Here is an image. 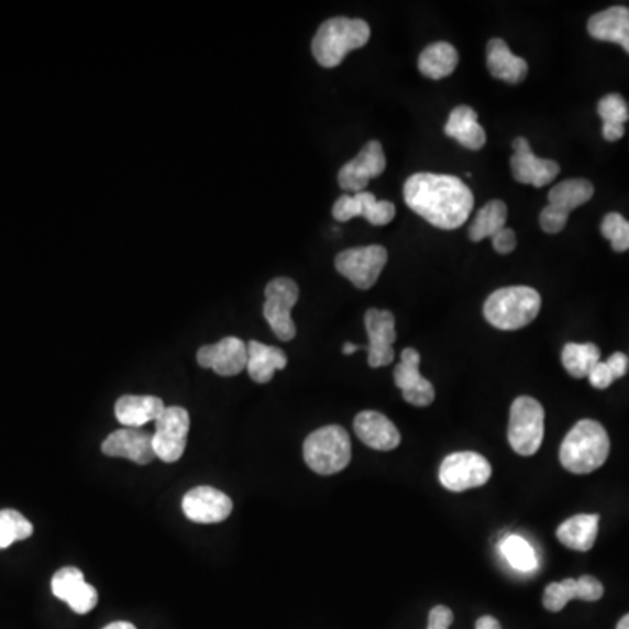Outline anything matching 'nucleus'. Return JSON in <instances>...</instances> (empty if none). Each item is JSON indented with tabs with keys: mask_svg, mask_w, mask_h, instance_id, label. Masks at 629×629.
Segmentation results:
<instances>
[{
	"mask_svg": "<svg viewBox=\"0 0 629 629\" xmlns=\"http://www.w3.org/2000/svg\"><path fill=\"white\" fill-rule=\"evenodd\" d=\"M405 200L412 212L441 230H456L467 222L474 196L453 175L415 174L406 180Z\"/></svg>",
	"mask_w": 629,
	"mask_h": 629,
	"instance_id": "obj_1",
	"label": "nucleus"
},
{
	"mask_svg": "<svg viewBox=\"0 0 629 629\" xmlns=\"http://www.w3.org/2000/svg\"><path fill=\"white\" fill-rule=\"evenodd\" d=\"M610 439L595 420H581L570 430L560 448V462L572 474H592L607 462Z\"/></svg>",
	"mask_w": 629,
	"mask_h": 629,
	"instance_id": "obj_2",
	"label": "nucleus"
},
{
	"mask_svg": "<svg viewBox=\"0 0 629 629\" xmlns=\"http://www.w3.org/2000/svg\"><path fill=\"white\" fill-rule=\"evenodd\" d=\"M371 29L358 18H331L319 26L311 43L314 60L322 67H338L353 49L366 46Z\"/></svg>",
	"mask_w": 629,
	"mask_h": 629,
	"instance_id": "obj_3",
	"label": "nucleus"
},
{
	"mask_svg": "<svg viewBox=\"0 0 629 629\" xmlns=\"http://www.w3.org/2000/svg\"><path fill=\"white\" fill-rule=\"evenodd\" d=\"M542 299L532 287H506L486 299L485 319L500 331H518L537 319Z\"/></svg>",
	"mask_w": 629,
	"mask_h": 629,
	"instance_id": "obj_4",
	"label": "nucleus"
},
{
	"mask_svg": "<svg viewBox=\"0 0 629 629\" xmlns=\"http://www.w3.org/2000/svg\"><path fill=\"white\" fill-rule=\"evenodd\" d=\"M302 456L308 467L320 476H332L345 471L352 460L349 432L340 426L314 430L302 444Z\"/></svg>",
	"mask_w": 629,
	"mask_h": 629,
	"instance_id": "obj_5",
	"label": "nucleus"
},
{
	"mask_svg": "<svg viewBox=\"0 0 629 629\" xmlns=\"http://www.w3.org/2000/svg\"><path fill=\"white\" fill-rule=\"evenodd\" d=\"M545 412L533 397H518L510 406L509 444L521 456L536 455L544 441Z\"/></svg>",
	"mask_w": 629,
	"mask_h": 629,
	"instance_id": "obj_6",
	"label": "nucleus"
},
{
	"mask_svg": "<svg viewBox=\"0 0 629 629\" xmlns=\"http://www.w3.org/2000/svg\"><path fill=\"white\" fill-rule=\"evenodd\" d=\"M595 195L593 184L586 179H569L549 192V205L540 212V228L549 234L565 230L569 213L583 207Z\"/></svg>",
	"mask_w": 629,
	"mask_h": 629,
	"instance_id": "obj_7",
	"label": "nucleus"
},
{
	"mask_svg": "<svg viewBox=\"0 0 629 629\" xmlns=\"http://www.w3.org/2000/svg\"><path fill=\"white\" fill-rule=\"evenodd\" d=\"M492 477V465L485 456L474 451L451 453L442 460L439 481L444 488L455 494L486 485Z\"/></svg>",
	"mask_w": 629,
	"mask_h": 629,
	"instance_id": "obj_8",
	"label": "nucleus"
},
{
	"mask_svg": "<svg viewBox=\"0 0 629 629\" xmlns=\"http://www.w3.org/2000/svg\"><path fill=\"white\" fill-rule=\"evenodd\" d=\"M264 319L268 320L269 328L280 341H290L296 338V323L290 310L296 307L299 299V287L293 278L280 277L269 282L264 290Z\"/></svg>",
	"mask_w": 629,
	"mask_h": 629,
	"instance_id": "obj_9",
	"label": "nucleus"
},
{
	"mask_svg": "<svg viewBox=\"0 0 629 629\" xmlns=\"http://www.w3.org/2000/svg\"><path fill=\"white\" fill-rule=\"evenodd\" d=\"M387 261V249L382 245H369L340 252L334 260V266L338 273L349 278L357 289L367 290L378 282Z\"/></svg>",
	"mask_w": 629,
	"mask_h": 629,
	"instance_id": "obj_10",
	"label": "nucleus"
},
{
	"mask_svg": "<svg viewBox=\"0 0 629 629\" xmlns=\"http://www.w3.org/2000/svg\"><path fill=\"white\" fill-rule=\"evenodd\" d=\"M189 420L188 409L180 406L165 408L162 417L156 420V430L153 434V448L156 459L166 464H174L186 451L188 444Z\"/></svg>",
	"mask_w": 629,
	"mask_h": 629,
	"instance_id": "obj_11",
	"label": "nucleus"
},
{
	"mask_svg": "<svg viewBox=\"0 0 629 629\" xmlns=\"http://www.w3.org/2000/svg\"><path fill=\"white\" fill-rule=\"evenodd\" d=\"M387 168V157L378 141L367 142L361 153L346 163L338 174V183L346 191L362 192L371 179H376Z\"/></svg>",
	"mask_w": 629,
	"mask_h": 629,
	"instance_id": "obj_12",
	"label": "nucleus"
},
{
	"mask_svg": "<svg viewBox=\"0 0 629 629\" xmlns=\"http://www.w3.org/2000/svg\"><path fill=\"white\" fill-rule=\"evenodd\" d=\"M183 510L186 518L195 523H222L233 512V500L221 489L212 486H196L184 495Z\"/></svg>",
	"mask_w": 629,
	"mask_h": 629,
	"instance_id": "obj_13",
	"label": "nucleus"
},
{
	"mask_svg": "<svg viewBox=\"0 0 629 629\" xmlns=\"http://www.w3.org/2000/svg\"><path fill=\"white\" fill-rule=\"evenodd\" d=\"M367 336V362L371 367H385L396 358L394 343H396V317L388 310L371 308L367 310L366 319Z\"/></svg>",
	"mask_w": 629,
	"mask_h": 629,
	"instance_id": "obj_14",
	"label": "nucleus"
},
{
	"mask_svg": "<svg viewBox=\"0 0 629 629\" xmlns=\"http://www.w3.org/2000/svg\"><path fill=\"white\" fill-rule=\"evenodd\" d=\"M512 147L515 156L510 157V168L519 184L544 188L560 175V165L553 159L537 157L525 136H518L512 142Z\"/></svg>",
	"mask_w": 629,
	"mask_h": 629,
	"instance_id": "obj_15",
	"label": "nucleus"
},
{
	"mask_svg": "<svg viewBox=\"0 0 629 629\" xmlns=\"http://www.w3.org/2000/svg\"><path fill=\"white\" fill-rule=\"evenodd\" d=\"M196 361L205 369L219 376H236L247 369V343L240 338L228 336L216 345H205L196 353Z\"/></svg>",
	"mask_w": 629,
	"mask_h": 629,
	"instance_id": "obj_16",
	"label": "nucleus"
},
{
	"mask_svg": "<svg viewBox=\"0 0 629 629\" xmlns=\"http://www.w3.org/2000/svg\"><path fill=\"white\" fill-rule=\"evenodd\" d=\"M332 216L340 222L364 218L373 225H385L396 218V207L390 201L376 200L373 192L362 191L340 196L332 207Z\"/></svg>",
	"mask_w": 629,
	"mask_h": 629,
	"instance_id": "obj_17",
	"label": "nucleus"
},
{
	"mask_svg": "<svg viewBox=\"0 0 629 629\" xmlns=\"http://www.w3.org/2000/svg\"><path fill=\"white\" fill-rule=\"evenodd\" d=\"M394 382L409 405L427 408L434 402V385L420 375V353L417 350H402L400 364L394 371Z\"/></svg>",
	"mask_w": 629,
	"mask_h": 629,
	"instance_id": "obj_18",
	"label": "nucleus"
},
{
	"mask_svg": "<svg viewBox=\"0 0 629 629\" xmlns=\"http://www.w3.org/2000/svg\"><path fill=\"white\" fill-rule=\"evenodd\" d=\"M52 592L62 599L74 613H91L98 604V593L91 584L86 583L85 574L76 566H64L52 578Z\"/></svg>",
	"mask_w": 629,
	"mask_h": 629,
	"instance_id": "obj_19",
	"label": "nucleus"
},
{
	"mask_svg": "<svg viewBox=\"0 0 629 629\" xmlns=\"http://www.w3.org/2000/svg\"><path fill=\"white\" fill-rule=\"evenodd\" d=\"M102 453L112 459L132 460L135 464L147 465L156 459L153 435L142 429L115 430L102 442Z\"/></svg>",
	"mask_w": 629,
	"mask_h": 629,
	"instance_id": "obj_20",
	"label": "nucleus"
},
{
	"mask_svg": "<svg viewBox=\"0 0 629 629\" xmlns=\"http://www.w3.org/2000/svg\"><path fill=\"white\" fill-rule=\"evenodd\" d=\"M604 586L598 578L583 575L581 578H565L562 583L549 584L545 587L542 604L549 613H560L572 599L598 602L604 596Z\"/></svg>",
	"mask_w": 629,
	"mask_h": 629,
	"instance_id": "obj_21",
	"label": "nucleus"
},
{
	"mask_svg": "<svg viewBox=\"0 0 629 629\" xmlns=\"http://www.w3.org/2000/svg\"><path fill=\"white\" fill-rule=\"evenodd\" d=\"M355 434L366 446L376 451L396 450L400 444V432L383 412L362 411L353 421Z\"/></svg>",
	"mask_w": 629,
	"mask_h": 629,
	"instance_id": "obj_22",
	"label": "nucleus"
},
{
	"mask_svg": "<svg viewBox=\"0 0 629 629\" xmlns=\"http://www.w3.org/2000/svg\"><path fill=\"white\" fill-rule=\"evenodd\" d=\"M587 32L596 41L619 44L629 53V9L622 5L605 9L587 22Z\"/></svg>",
	"mask_w": 629,
	"mask_h": 629,
	"instance_id": "obj_23",
	"label": "nucleus"
},
{
	"mask_svg": "<svg viewBox=\"0 0 629 629\" xmlns=\"http://www.w3.org/2000/svg\"><path fill=\"white\" fill-rule=\"evenodd\" d=\"M165 402L154 396H123L115 402V418L128 429H141L165 411Z\"/></svg>",
	"mask_w": 629,
	"mask_h": 629,
	"instance_id": "obj_24",
	"label": "nucleus"
},
{
	"mask_svg": "<svg viewBox=\"0 0 629 629\" xmlns=\"http://www.w3.org/2000/svg\"><path fill=\"white\" fill-rule=\"evenodd\" d=\"M486 64L492 76L509 85H519L528 74L523 58L512 55L504 38H492L486 47Z\"/></svg>",
	"mask_w": 629,
	"mask_h": 629,
	"instance_id": "obj_25",
	"label": "nucleus"
},
{
	"mask_svg": "<svg viewBox=\"0 0 629 629\" xmlns=\"http://www.w3.org/2000/svg\"><path fill=\"white\" fill-rule=\"evenodd\" d=\"M444 132L471 151H479L486 144L485 128L477 121V112L468 106H459L451 111Z\"/></svg>",
	"mask_w": 629,
	"mask_h": 629,
	"instance_id": "obj_26",
	"label": "nucleus"
},
{
	"mask_svg": "<svg viewBox=\"0 0 629 629\" xmlns=\"http://www.w3.org/2000/svg\"><path fill=\"white\" fill-rule=\"evenodd\" d=\"M247 373L255 383H269L277 371L287 366V355L277 346L263 345L260 341L247 343Z\"/></svg>",
	"mask_w": 629,
	"mask_h": 629,
	"instance_id": "obj_27",
	"label": "nucleus"
},
{
	"mask_svg": "<svg viewBox=\"0 0 629 629\" xmlns=\"http://www.w3.org/2000/svg\"><path fill=\"white\" fill-rule=\"evenodd\" d=\"M598 527V515H577L558 527L556 537L566 548L587 553L595 545Z\"/></svg>",
	"mask_w": 629,
	"mask_h": 629,
	"instance_id": "obj_28",
	"label": "nucleus"
},
{
	"mask_svg": "<svg viewBox=\"0 0 629 629\" xmlns=\"http://www.w3.org/2000/svg\"><path fill=\"white\" fill-rule=\"evenodd\" d=\"M456 65H459V53L455 46L448 43L430 44L418 58L420 73L435 81L455 73Z\"/></svg>",
	"mask_w": 629,
	"mask_h": 629,
	"instance_id": "obj_29",
	"label": "nucleus"
},
{
	"mask_svg": "<svg viewBox=\"0 0 629 629\" xmlns=\"http://www.w3.org/2000/svg\"><path fill=\"white\" fill-rule=\"evenodd\" d=\"M506 203L500 200L489 201V203H486L485 207L476 213V219H474L471 230H468V239H471L472 242L494 239L498 231H503L504 228H506Z\"/></svg>",
	"mask_w": 629,
	"mask_h": 629,
	"instance_id": "obj_30",
	"label": "nucleus"
},
{
	"mask_svg": "<svg viewBox=\"0 0 629 629\" xmlns=\"http://www.w3.org/2000/svg\"><path fill=\"white\" fill-rule=\"evenodd\" d=\"M602 361L599 349L593 343H569L562 352V362L570 376L587 378L593 367Z\"/></svg>",
	"mask_w": 629,
	"mask_h": 629,
	"instance_id": "obj_31",
	"label": "nucleus"
},
{
	"mask_svg": "<svg viewBox=\"0 0 629 629\" xmlns=\"http://www.w3.org/2000/svg\"><path fill=\"white\" fill-rule=\"evenodd\" d=\"M504 558H506L509 565L518 572H533L537 569V554L532 544L525 540L523 537L509 536L504 540L503 545Z\"/></svg>",
	"mask_w": 629,
	"mask_h": 629,
	"instance_id": "obj_32",
	"label": "nucleus"
},
{
	"mask_svg": "<svg viewBox=\"0 0 629 629\" xmlns=\"http://www.w3.org/2000/svg\"><path fill=\"white\" fill-rule=\"evenodd\" d=\"M34 533L31 521L14 509L0 510V549H8L18 540H25Z\"/></svg>",
	"mask_w": 629,
	"mask_h": 629,
	"instance_id": "obj_33",
	"label": "nucleus"
},
{
	"mask_svg": "<svg viewBox=\"0 0 629 629\" xmlns=\"http://www.w3.org/2000/svg\"><path fill=\"white\" fill-rule=\"evenodd\" d=\"M602 234L610 240L614 251H629V221L621 213H608L602 222Z\"/></svg>",
	"mask_w": 629,
	"mask_h": 629,
	"instance_id": "obj_34",
	"label": "nucleus"
},
{
	"mask_svg": "<svg viewBox=\"0 0 629 629\" xmlns=\"http://www.w3.org/2000/svg\"><path fill=\"white\" fill-rule=\"evenodd\" d=\"M598 114L604 124H621L629 120L628 103L621 95L613 93L602 98L598 103Z\"/></svg>",
	"mask_w": 629,
	"mask_h": 629,
	"instance_id": "obj_35",
	"label": "nucleus"
},
{
	"mask_svg": "<svg viewBox=\"0 0 629 629\" xmlns=\"http://www.w3.org/2000/svg\"><path fill=\"white\" fill-rule=\"evenodd\" d=\"M589 383L593 387L598 388V390H605V388L610 387L616 378H614L613 371L607 366V362L599 361L595 367H593L592 373L587 376Z\"/></svg>",
	"mask_w": 629,
	"mask_h": 629,
	"instance_id": "obj_36",
	"label": "nucleus"
},
{
	"mask_svg": "<svg viewBox=\"0 0 629 629\" xmlns=\"http://www.w3.org/2000/svg\"><path fill=\"white\" fill-rule=\"evenodd\" d=\"M453 619H455V616H453L451 608L438 605V607L430 610L427 629H450V626L453 625Z\"/></svg>",
	"mask_w": 629,
	"mask_h": 629,
	"instance_id": "obj_37",
	"label": "nucleus"
},
{
	"mask_svg": "<svg viewBox=\"0 0 629 629\" xmlns=\"http://www.w3.org/2000/svg\"><path fill=\"white\" fill-rule=\"evenodd\" d=\"M494 249L498 254H510V252L516 249V234L515 231L509 230V228H504L503 231H498L494 239Z\"/></svg>",
	"mask_w": 629,
	"mask_h": 629,
	"instance_id": "obj_38",
	"label": "nucleus"
},
{
	"mask_svg": "<svg viewBox=\"0 0 629 629\" xmlns=\"http://www.w3.org/2000/svg\"><path fill=\"white\" fill-rule=\"evenodd\" d=\"M605 362H607V366L610 367L614 378L616 379L622 378V376H626V373H628L629 358L626 357L625 353H613Z\"/></svg>",
	"mask_w": 629,
	"mask_h": 629,
	"instance_id": "obj_39",
	"label": "nucleus"
},
{
	"mask_svg": "<svg viewBox=\"0 0 629 629\" xmlns=\"http://www.w3.org/2000/svg\"><path fill=\"white\" fill-rule=\"evenodd\" d=\"M625 136V126L621 124H604V139L608 142H616Z\"/></svg>",
	"mask_w": 629,
	"mask_h": 629,
	"instance_id": "obj_40",
	"label": "nucleus"
},
{
	"mask_svg": "<svg viewBox=\"0 0 629 629\" xmlns=\"http://www.w3.org/2000/svg\"><path fill=\"white\" fill-rule=\"evenodd\" d=\"M476 629H503L500 622L492 616H483L477 619Z\"/></svg>",
	"mask_w": 629,
	"mask_h": 629,
	"instance_id": "obj_41",
	"label": "nucleus"
},
{
	"mask_svg": "<svg viewBox=\"0 0 629 629\" xmlns=\"http://www.w3.org/2000/svg\"><path fill=\"white\" fill-rule=\"evenodd\" d=\"M103 629H136V628L135 626L132 625V622L118 621V622H112V625H107L106 628Z\"/></svg>",
	"mask_w": 629,
	"mask_h": 629,
	"instance_id": "obj_42",
	"label": "nucleus"
},
{
	"mask_svg": "<svg viewBox=\"0 0 629 629\" xmlns=\"http://www.w3.org/2000/svg\"><path fill=\"white\" fill-rule=\"evenodd\" d=\"M358 349H361V346L352 345V343H346V345L343 346V353H345V355H352V353L357 352Z\"/></svg>",
	"mask_w": 629,
	"mask_h": 629,
	"instance_id": "obj_43",
	"label": "nucleus"
},
{
	"mask_svg": "<svg viewBox=\"0 0 629 629\" xmlns=\"http://www.w3.org/2000/svg\"><path fill=\"white\" fill-rule=\"evenodd\" d=\"M616 629H629V614L628 616L622 617L621 621H619V625H617Z\"/></svg>",
	"mask_w": 629,
	"mask_h": 629,
	"instance_id": "obj_44",
	"label": "nucleus"
}]
</instances>
